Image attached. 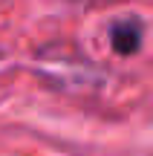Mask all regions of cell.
Masks as SVG:
<instances>
[{
	"label": "cell",
	"mask_w": 153,
	"mask_h": 156,
	"mask_svg": "<svg viewBox=\"0 0 153 156\" xmlns=\"http://www.w3.org/2000/svg\"><path fill=\"white\" fill-rule=\"evenodd\" d=\"M144 35H148V26H144L142 17L136 15H121L110 23V49L119 58H133L139 55V49L144 46Z\"/></svg>",
	"instance_id": "cell-1"
},
{
	"label": "cell",
	"mask_w": 153,
	"mask_h": 156,
	"mask_svg": "<svg viewBox=\"0 0 153 156\" xmlns=\"http://www.w3.org/2000/svg\"><path fill=\"white\" fill-rule=\"evenodd\" d=\"M78 6H107V3H116V0H72Z\"/></svg>",
	"instance_id": "cell-2"
}]
</instances>
